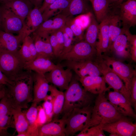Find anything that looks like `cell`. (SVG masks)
<instances>
[{
	"mask_svg": "<svg viewBox=\"0 0 136 136\" xmlns=\"http://www.w3.org/2000/svg\"><path fill=\"white\" fill-rule=\"evenodd\" d=\"M5 85L7 97L14 109H26L33 100V72L23 71Z\"/></svg>",
	"mask_w": 136,
	"mask_h": 136,
	"instance_id": "1",
	"label": "cell"
},
{
	"mask_svg": "<svg viewBox=\"0 0 136 136\" xmlns=\"http://www.w3.org/2000/svg\"><path fill=\"white\" fill-rule=\"evenodd\" d=\"M105 94H98L95 98L90 120L85 128L98 125L101 127L124 117L117 111Z\"/></svg>",
	"mask_w": 136,
	"mask_h": 136,
	"instance_id": "2",
	"label": "cell"
},
{
	"mask_svg": "<svg viewBox=\"0 0 136 136\" xmlns=\"http://www.w3.org/2000/svg\"><path fill=\"white\" fill-rule=\"evenodd\" d=\"M64 101L61 114H67L76 108L91 106L95 94L86 90L77 80L72 79L64 92Z\"/></svg>",
	"mask_w": 136,
	"mask_h": 136,
	"instance_id": "3",
	"label": "cell"
},
{
	"mask_svg": "<svg viewBox=\"0 0 136 136\" xmlns=\"http://www.w3.org/2000/svg\"><path fill=\"white\" fill-rule=\"evenodd\" d=\"M92 107L75 108L66 115V136L73 135L85 127L90 120Z\"/></svg>",
	"mask_w": 136,
	"mask_h": 136,
	"instance_id": "4",
	"label": "cell"
},
{
	"mask_svg": "<svg viewBox=\"0 0 136 136\" xmlns=\"http://www.w3.org/2000/svg\"><path fill=\"white\" fill-rule=\"evenodd\" d=\"M25 62L18 52H0V69L9 80L25 70Z\"/></svg>",
	"mask_w": 136,
	"mask_h": 136,
	"instance_id": "5",
	"label": "cell"
},
{
	"mask_svg": "<svg viewBox=\"0 0 136 136\" xmlns=\"http://www.w3.org/2000/svg\"><path fill=\"white\" fill-rule=\"evenodd\" d=\"M0 8L2 30L13 34L26 33L30 35L24 21L8 8L2 5Z\"/></svg>",
	"mask_w": 136,
	"mask_h": 136,
	"instance_id": "6",
	"label": "cell"
},
{
	"mask_svg": "<svg viewBox=\"0 0 136 136\" xmlns=\"http://www.w3.org/2000/svg\"><path fill=\"white\" fill-rule=\"evenodd\" d=\"M96 53L95 48L84 41H81L73 45L68 52L59 58L61 60L80 61L92 60Z\"/></svg>",
	"mask_w": 136,
	"mask_h": 136,
	"instance_id": "7",
	"label": "cell"
},
{
	"mask_svg": "<svg viewBox=\"0 0 136 136\" xmlns=\"http://www.w3.org/2000/svg\"><path fill=\"white\" fill-rule=\"evenodd\" d=\"M100 56L123 81L126 89L130 92L132 79L134 76L136 74V71L129 65L125 64L119 59L109 56L105 54H102Z\"/></svg>",
	"mask_w": 136,
	"mask_h": 136,
	"instance_id": "8",
	"label": "cell"
},
{
	"mask_svg": "<svg viewBox=\"0 0 136 136\" xmlns=\"http://www.w3.org/2000/svg\"><path fill=\"white\" fill-rule=\"evenodd\" d=\"M124 116L113 122L100 127L110 136H135L136 124Z\"/></svg>",
	"mask_w": 136,
	"mask_h": 136,
	"instance_id": "9",
	"label": "cell"
},
{
	"mask_svg": "<svg viewBox=\"0 0 136 136\" xmlns=\"http://www.w3.org/2000/svg\"><path fill=\"white\" fill-rule=\"evenodd\" d=\"M44 75L49 83L62 91L67 89L73 77L71 69L67 67L64 69L60 64H57L55 68Z\"/></svg>",
	"mask_w": 136,
	"mask_h": 136,
	"instance_id": "10",
	"label": "cell"
},
{
	"mask_svg": "<svg viewBox=\"0 0 136 136\" xmlns=\"http://www.w3.org/2000/svg\"><path fill=\"white\" fill-rule=\"evenodd\" d=\"M117 7L122 28L129 30L131 27L135 26L136 25V0H125Z\"/></svg>",
	"mask_w": 136,
	"mask_h": 136,
	"instance_id": "11",
	"label": "cell"
},
{
	"mask_svg": "<svg viewBox=\"0 0 136 136\" xmlns=\"http://www.w3.org/2000/svg\"><path fill=\"white\" fill-rule=\"evenodd\" d=\"M65 65L74 71L80 78L87 76H98L102 75L93 59L80 61H66Z\"/></svg>",
	"mask_w": 136,
	"mask_h": 136,
	"instance_id": "12",
	"label": "cell"
},
{
	"mask_svg": "<svg viewBox=\"0 0 136 136\" xmlns=\"http://www.w3.org/2000/svg\"><path fill=\"white\" fill-rule=\"evenodd\" d=\"M107 99L122 115L135 119L136 114L130 101L122 94L114 91H110L108 93Z\"/></svg>",
	"mask_w": 136,
	"mask_h": 136,
	"instance_id": "13",
	"label": "cell"
},
{
	"mask_svg": "<svg viewBox=\"0 0 136 136\" xmlns=\"http://www.w3.org/2000/svg\"><path fill=\"white\" fill-rule=\"evenodd\" d=\"M68 18L65 15L58 14L52 19L44 21L33 32L43 38H48L51 33L62 28Z\"/></svg>",
	"mask_w": 136,
	"mask_h": 136,
	"instance_id": "14",
	"label": "cell"
},
{
	"mask_svg": "<svg viewBox=\"0 0 136 136\" xmlns=\"http://www.w3.org/2000/svg\"><path fill=\"white\" fill-rule=\"evenodd\" d=\"M29 36L26 33L14 35L2 30L0 31V52H10L18 51L21 43L25 38Z\"/></svg>",
	"mask_w": 136,
	"mask_h": 136,
	"instance_id": "15",
	"label": "cell"
},
{
	"mask_svg": "<svg viewBox=\"0 0 136 136\" xmlns=\"http://www.w3.org/2000/svg\"><path fill=\"white\" fill-rule=\"evenodd\" d=\"M67 115L52 120L40 126L38 129V136H65V128Z\"/></svg>",
	"mask_w": 136,
	"mask_h": 136,
	"instance_id": "16",
	"label": "cell"
},
{
	"mask_svg": "<svg viewBox=\"0 0 136 136\" xmlns=\"http://www.w3.org/2000/svg\"><path fill=\"white\" fill-rule=\"evenodd\" d=\"M78 80L86 90L95 95L105 93L109 90L103 76H87L79 78Z\"/></svg>",
	"mask_w": 136,
	"mask_h": 136,
	"instance_id": "17",
	"label": "cell"
},
{
	"mask_svg": "<svg viewBox=\"0 0 136 136\" xmlns=\"http://www.w3.org/2000/svg\"><path fill=\"white\" fill-rule=\"evenodd\" d=\"M33 79L32 102L38 104L44 101L48 95L50 85L44 74L33 72Z\"/></svg>",
	"mask_w": 136,
	"mask_h": 136,
	"instance_id": "18",
	"label": "cell"
},
{
	"mask_svg": "<svg viewBox=\"0 0 136 136\" xmlns=\"http://www.w3.org/2000/svg\"><path fill=\"white\" fill-rule=\"evenodd\" d=\"M109 51L119 59L125 60L131 58L127 37L122 28L121 33L113 43Z\"/></svg>",
	"mask_w": 136,
	"mask_h": 136,
	"instance_id": "19",
	"label": "cell"
},
{
	"mask_svg": "<svg viewBox=\"0 0 136 136\" xmlns=\"http://www.w3.org/2000/svg\"><path fill=\"white\" fill-rule=\"evenodd\" d=\"M109 16L99 24V33L95 49L96 55L100 56L103 53H107L109 51Z\"/></svg>",
	"mask_w": 136,
	"mask_h": 136,
	"instance_id": "20",
	"label": "cell"
},
{
	"mask_svg": "<svg viewBox=\"0 0 136 136\" xmlns=\"http://www.w3.org/2000/svg\"><path fill=\"white\" fill-rule=\"evenodd\" d=\"M1 3L24 22L33 6L29 0H6Z\"/></svg>",
	"mask_w": 136,
	"mask_h": 136,
	"instance_id": "21",
	"label": "cell"
},
{
	"mask_svg": "<svg viewBox=\"0 0 136 136\" xmlns=\"http://www.w3.org/2000/svg\"><path fill=\"white\" fill-rule=\"evenodd\" d=\"M57 65L49 58L38 56L33 60L26 62L24 69L44 74L51 71Z\"/></svg>",
	"mask_w": 136,
	"mask_h": 136,
	"instance_id": "22",
	"label": "cell"
},
{
	"mask_svg": "<svg viewBox=\"0 0 136 136\" xmlns=\"http://www.w3.org/2000/svg\"><path fill=\"white\" fill-rule=\"evenodd\" d=\"M31 37L36 48L37 57L42 56L51 59L54 56L49 37L47 38H44L33 32Z\"/></svg>",
	"mask_w": 136,
	"mask_h": 136,
	"instance_id": "23",
	"label": "cell"
},
{
	"mask_svg": "<svg viewBox=\"0 0 136 136\" xmlns=\"http://www.w3.org/2000/svg\"><path fill=\"white\" fill-rule=\"evenodd\" d=\"M88 0H71L68 7L61 11L62 14L68 17L78 14H86L90 12Z\"/></svg>",
	"mask_w": 136,
	"mask_h": 136,
	"instance_id": "24",
	"label": "cell"
},
{
	"mask_svg": "<svg viewBox=\"0 0 136 136\" xmlns=\"http://www.w3.org/2000/svg\"><path fill=\"white\" fill-rule=\"evenodd\" d=\"M95 17L100 23L110 14L112 6L108 0H93L91 3Z\"/></svg>",
	"mask_w": 136,
	"mask_h": 136,
	"instance_id": "25",
	"label": "cell"
},
{
	"mask_svg": "<svg viewBox=\"0 0 136 136\" xmlns=\"http://www.w3.org/2000/svg\"><path fill=\"white\" fill-rule=\"evenodd\" d=\"M109 51L113 43L121 33L122 31L121 22L117 10L115 9L109 16Z\"/></svg>",
	"mask_w": 136,
	"mask_h": 136,
	"instance_id": "26",
	"label": "cell"
},
{
	"mask_svg": "<svg viewBox=\"0 0 136 136\" xmlns=\"http://www.w3.org/2000/svg\"><path fill=\"white\" fill-rule=\"evenodd\" d=\"M49 92L53 99V115L52 120L58 119L61 114L64 104V92L58 90L52 84L49 85Z\"/></svg>",
	"mask_w": 136,
	"mask_h": 136,
	"instance_id": "27",
	"label": "cell"
},
{
	"mask_svg": "<svg viewBox=\"0 0 136 136\" xmlns=\"http://www.w3.org/2000/svg\"><path fill=\"white\" fill-rule=\"evenodd\" d=\"M39 9L34 7L29 13L25 20V26L30 34L34 32L44 22L42 13Z\"/></svg>",
	"mask_w": 136,
	"mask_h": 136,
	"instance_id": "28",
	"label": "cell"
},
{
	"mask_svg": "<svg viewBox=\"0 0 136 136\" xmlns=\"http://www.w3.org/2000/svg\"><path fill=\"white\" fill-rule=\"evenodd\" d=\"M89 22L84 35V41L95 48L99 33V24L94 15L92 13L89 14Z\"/></svg>",
	"mask_w": 136,
	"mask_h": 136,
	"instance_id": "29",
	"label": "cell"
},
{
	"mask_svg": "<svg viewBox=\"0 0 136 136\" xmlns=\"http://www.w3.org/2000/svg\"><path fill=\"white\" fill-rule=\"evenodd\" d=\"M38 104L32 102L30 106L24 112L29 126L27 132L28 136H38V128L36 124L38 113Z\"/></svg>",
	"mask_w": 136,
	"mask_h": 136,
	"instance_id": "30",
	"label": "cell"
},
{
	"mask_svg": "<svg viewBox=\"0 0 136 136\" xmlns=\"http://www.w3.org/2000/svg\"><path fill=\"white\" fill-rule=\"evenodd\" d=\"M12 114L13 124L18 134L27 132L29 126L25 112L22 109L13 108Z\"/></svg>",
	"mask_w": 136,
	"mask_h": 136,
	"instance_id": "31",
	"label": "cell"
},
{
	"mask_svg": "<svg viewBox=\"0 0 136 136\" xmlns=\"http://www.w3.org/2000/svg\"><path fill=\"white\" fill-rule=\"evenodd\" d=\"M71 0H56L47 7L42 13L43 21L50 19L58 10L61 12L68 7Z\"/></svg>",
	"mask_w": 136,
	"mask_h": 136,
	"instance_id": "32",
	"label": "cell"
},
{
	"mask_svg": "<svg viewBox=\"0 0 136 136\" xmlns=\"http://www.w3.org/2000/svg\"><path fill=\"white\" fill-rule=\"evenodd\" d=\"M65 24L69 26L73 33L74 36L79 41L84 39V27L78 19L72 17H69Z\"/></svg>",
	"mask_w": 136,
	"mask_h": 136,
	"instance_id": "33",
	"label": "cell"
},
{
	"mask_svg": "<svg viewBox=\"0 0 136 136\" xmlns=\"http://www.w3.org/2000/svg\"><path fill=\"white\" fill-rule=\"evenodd\" d=\"M13 124V115H0V136H8L9 134L7 129Z\"/></svg>",
	"mask_w": 136,
	"mask_h": 136,
	"instance_id": "34",
	"label": "cell"
},
{
	"mask_svg": "<svg viewBox=\"0 0 136 136\" xmlns=\"http://www.w3.org/2000/svg\"><path fill=\"white\" fill-rule=\"evenodd\" d=\"M42 105V107L45 114L47 119L46 123L52 121L53 119V99L50 94L47 95Z\"/></svg>",
	"mask_w": 136,
	"mask_h": 136,
	"instance_id": "35",
	"label": "cell"
},
{
	"mask_svg": "<svg viewBox=\"0 0 136 136\" xmlns=\"http://www.w3.org/2000/svg\"><path fill=\"white\" fill-rule=\"evenodd\" d=\"M77 136H105L104 131L99 125L85 128Z\"/></svg>",
	"mask_w": 136,
	"mask_h": 136,
	"instance_id": "36",
	"label": "cell"
},
{
	"mask_svg": "<svg viewBox=\"0 0 136 136\" xmlns=\"http://www.w3.org/2000/svg\"><path fill=\"white\" fill-rule=\"evenodd\" d=\"M128 42L131 58L134 62L136 61V35H132L129 30H124Z\"/></svg>",
	"mask_w": 136,
	"mask_h": 136,
	"instance_id": "37",
	"label": "cell"
},
{
	"mask_svg": "<svg viewBox=\"0 0 136 136\" xmlns=\"http://www.w3.org/2000/svg\"><path fill=\"white\" fill-rule=\"evenodd\" d=\"M13 109L5 95L0 100V115H13Z\"/></svg>",
	"mask_w": 136,
	"mask_h": 136,
	"instance_id": "38",
	"label": "cell"
},
{
	"mask_svg": "<svg viewBox=\"0 0 136 136\" xmlns=\"http://www.w3.org/2000/svg\"><path fill=\"white\" fill-rule=\"evenodd\" d=\"M22 43L21 48L18 50L19 52L26 62L32 61L30 49L25 38L23 41Z\"/></svg>",
	"mask_w": 136,
	"mask_h": 136,
	"instance_id": "39",
	"label": "cell"
},
{
	"mask_svg": "<svg viewBox=\"0 0 136 136\" xmlns=\"http://www.w3.org/2000/svg\"><path fill=\"white\" fill-rule=\"evenodd\" d=\"M49 39L54 56L59 57L61 53L54 32L50 35Z\"/></svg>",
	"mask_w": 136,
	"mask_h": 136,
	"instance_id": "40",
	"label": "cell"
},
{
	"mask_svg": "<svg viewBox=\"0 0 136 136\" xmlns=\"http://www.w3.org/2000/svg\"><path fill=\"white\" fill-rule=\"evenodd\" d=\"M130 101L131 105L134 108L135 111L136 109V74L135 75L132 80L130 89Z\"/></svg>",
	"mask_w": 136,
	"mask_h": 136,
	"instance_id": "41",
	"label": "cell"
},
{
	"mask_svg": "<svg viewBox=\"0 0 136 136\" xmlns=\"http://www.w3.org/2000/svg\"><path fill=\"white\" fill-rule=\"evenodd\" d=\"M46 117L44 109L42 106H38V113L36 124L38 129L40 126L46 123Z\"/></svg>",
	"mask_w": 136,
	"mask_h": 136,
	"instance_id": "42",
	"label": "cell"
},
{
	"mask_svg": "<svg viewBox=\"0 0 136 136\" xmlns=\"http://www.w3.org/2000/svg\"><path fill=\"white\" fill-rule=\"evenodd\" d=\"M63 32L64 37V47L62 53L59 57L68 52L73 46L72 43L73 39L69 37L63 31Z\"/></svg>",
	"mask_w": 136,
	"mask_h": 136,
	"instance_id": "43",
	"label": "cell"
},
{
	"mask_svg": "<svg viewBox=\"0 0 136 136\" xmlns=\"http://www.w3.org/2000/svg\"><path fill=\"white\" fill-rule=\"evenodd\" d=\"M62 28L54 31L59 46L60 55L63 48L64 44V35Z\"/></svg>",
	"mask_w": 136,
	"mask_h": 136,
	"instance_id": "44",
	"label": "cell"
},
{
	"mask_svg": "<svg viewBox=\"0 0 136 136\" xmlns=\"http://www.w3.org/2000/svg\"><path fill=\"white\" fill-rule=\"evenodd\" d=\"M63 31L69 37L73 39L74 34L71 28L65 24L62 28Z\"/></svg>",
	"mask_w": 136,
	"mask_h": 136,
	"instance_id": "45",
	"label": "cell"
},
{
	"mask_svg": "<svg viewBox=\"0 0 136 136\" xmlns=\"http://www.w3.org/2000/svg\"><path fill=\"white\" fill-rule=\"evenodd\" d=\"M10 80L3 73L0 69V85H6L10 82Z\"/></svg>",
	"mask_w": 136,
	"mask_h": 136,
	"instance_id": "46",
	"label": "cell"
},
{
	"mask_svg": "<svg viewBox=\"0 0 136 136\" xmlns=\"http://www.w3.org/2000/svg\"><path fill=\"white\" fill-rule=\"evenodd\" d=\"M56 0H44L41 7L39 9L42 13L45 9L50 5Z\"/></svg>",
	"mask_w": 136,
	"mask_h": 136,
	"instance_id": "47",
	"label": "cell"
},
{
	"mask_svg": "<svg viewBox=\"0 0 136 136\" xmlns=\"http://www.w3.org/2000/svg\"><path fill=\"white\" fill-rule=\"evenodd\" d=\"M33 5L40 9L41 7L44 0H29Z\"/></svg>",
	"mask_w": 136,
	"mask_h": 136,
	"instance_id": "48",
	"label": "cell"
},
{
	"mask_svg": "<svg viewBox=\"0 0 136 136\" xmlns=\"http://www.w3.org/2000/svg\"><path fill=\"white\" fill-rule=\"evenodd\" d=\"M6 91L5 85H0V100L5 95Z\"/></svg>",
	"mask_w": 136,
	"mask_h": 136,
	"instance_id": "49",
	"label": "cell"
},
{
	"mask_svg": "<svg viewBox=\"0 0 136 136\" xmlns=\"http://www.w3.org/2000/svg\"><path fill=\"white\" fill-rule=\"evenodd\" d=\"M111 5H117L119 0H108Z\"/></svg>",
	"mask_w": 136,
	"mask_h": 136,
	"instance_id": "50",
	"label": "cell"
},
{
	"mask_svg": "<svg viewBox=\"0 0 136 136\" xmlns=\"http://www.w3.org/2000/svg\"><path fill=\"white\" fill-rule=\"evenodd\" d=\"M1 30H2L1 28V8L0 6V31Z\"/></svg>",
	"mask_w": 136,
	"mask_h": 136,
	"instance_id": "51",
	"label": "cell"
},
{
	"mask_svg": "<svg viewBox=\"0 0 136 136\" xmlns=\"http://www.w3.org/2000/svg\"><path fill=\"white\" fill-rule=\"evenodd\" d=\"M124 0H119L117 4V5H118L121 4Z\"/></svg>",
	"mask_w": 136,
	"mask_h": 136,
	"instance_id": "52",
	"label": "cell"
},
{
	"mask_svg": "<svg viewBox=\"0 0 136 136\" xmlns=\"http://www.w3.org/2000/svg\"><path fill=\"white\" fill-rule=\"evenodd\" d=\"M6 0H0V3H2L5 1H6Z\"/></svg>",
	"mask_w": 136,
	"mask_h": 136,
	"instance_id": "53",
	"label": "cell"
},
{
	"mask_svg": "<svg viewBox=\"0 0 136 136\" xmlns=\"http://www.w3.org/2000/svg\"><path fill=\"white\" fill-rule=\"evenodd\" d=\"M88 1H90L91 3L92 2L93 0H88Z\"/></svg>",
	"mask_w": 136,
	"mask_h": 136,
	"instance_id": "54",
	"label": "cell"
}]
</instances>
